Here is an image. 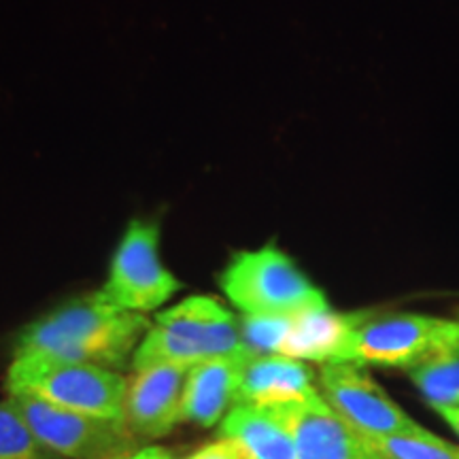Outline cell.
<instances>
[{
    "label": "cell",
    "instance_id": "7a4b0ae2",
    "mask_svg": "<svg viewBox=\"0 0 459 459\" xmlns=\"http://www.w3.org/2000/svg\"><path fill=\"white\" fill-rule=\"evenodd\" d=\"M247 353L238 319L211 296H189L156 317L132 358V370L156 364L192 368L209 359Z\"/></svg>",
    "mask_w": 459,
    "mask_h": 459
},
{
    "label": "cell",
    "instance_id": "6da1fadb",
    "mask_svg": "<svg viewBox=\"0 0 459 459\" xmlns=\"http://www.w3.org/2000/svg\"><path fill=\"white\" fill-rule=\"evenodd\" d=\"M152 328L145 315L115 308L96 294L77 298L26 325L17 336L13 359L32 358L94 364L119 370Z\"/></svg>",
    "mask_w": 459,
    "mask_h": 459
},
{
    "label": "cell",
    "instance_id": "3957f363",
    "mask_svg": "<svg viewBox=\"0 0 459 459\" xmlns=\"http://www.w3.org/2000/svg\"><path fill=\"white\" fill-rule=\"evenodd\" d=\"M9 394H30L79 415L124 421L128 378L94 364L22 358L7 372Z\"/></svg>",
    "mask_w": 459,
    "mask_h": 459
},
{
    "label": "cell",
    "instance_id": "9c48e42d",
    "mask_svg": "<svg viewBox=\"0 0 459 459\" xmlns=\"http://www.w3.org/2000/svg\"><path fill=\"white\" fill-rule=\"evenodd\" d=\"M273 411L294 432L298 459H387L370 438L332 411L319 392Z\"/></svg>",
    "mask_w": 459,
    "mask_h": 459
},
{
    "label": "cell",
    "instance_id": "7c38bea8",
    "mask_svg": "<svg viewBox=\"0 0 459 459\" xmlns=\"http://www.w3.org/2000/svg\"><path fill=\"white\" fill-rule=\"evenodd\" d=\"M249 359V353H240L192 366L183 392L181 421L198 428L220 426L223 417L234 409L240 377Z\"/></svg>",
    "mask_w": 459,
    "mask_h": 459
},
{
    "label": "cell",
    "instance_id": "277c9868",
    "mask_svg": "<svg viewBox=\"0 0 459 459\" xmlns=\"http://www.w3.org/2000/svg\"><path fill=\"white\" fill-rule=\"evenodd\" d=\"M223 294L243 315H291L328 304L324 291L277 247L238 251L220 274Z\"/></svg>",
    "mask_w": 459,
    "mask_h": 459
},
{
    "label": "cell",
    "instance_id": "8fae6325",
    "mask_svg": "<svg viewBox=\"0 0 459 459\" xmlns=\"http://www.w3.org/2000/svg\"><path fill=\"white\" fill-rule=\"evenodd\" d=\"M364 313H338L330 304L291 315V328L281 355L315 364H349L351 338Z\"/></svg>",
    "mask_w": 459,
    "mask_h": 459
},
{
    "label": "cell",
    "instance_id": "52a82bcc",
    "mask_svg": "<svg viewBox=\"0 0 459 459\" xmlns=\"http://www.w3.org/2000/svg\"><path fill=\"white\" fill-rule=\"evenodd\" d=\"M37 438L57 457L124 459L143 449L124 421L79 415L30 394H9Z\"/></svg>",
    "mask_w": 459,
    "mask_h": 459
},
{
    "label": "cell",
    "instance_id": "e0dca14e",
    "mask_svg": "<svg viewBox=\"0 0 459 459\" xmlns=\"http://www.w3.org/2000/svg\"><path fill=\"white\" fill-rule=\"evenodd\" d=\"M240 342L251 358L281 355L283 342L291 328L287 315H243L238 319Z\"/></svg>",
    "mask_w": 459,
    "mask_h": 459
},
{
    "label": "cell",
    "instance_id": "9a60e30c",
    "mask_svg": "<svg viewBox=\"0 0 459 459\" xmlns=\"http://www.w3.org/2000/svg\"><path fill=\"white\" fill-rule=\"evenodd\" d=\"M409 377L432 409L459 406V347L421 361L409 370Z\"/></svg>",
    "mask_w": 459,
    "mask_h": 459
},
{
    "label": "cell",
    "instance_id": "5b68a950",
    "mask_svg": "<svg viewBox=\"0 0 459 459\" xmlns=\"http://www.w3.org/2000/svg\"><path fill=\"white\" fill-rule=\"evenodd\" d=\"M459 347V321L421 313H398L359 321L349 364L415 368L436 353Z\"/></svg>",
    "mask_w": 459,
    "mask_h": 459
},
{
    "label": "cell",
    "instance_id": "44dd1931",
    "mask_svg": "<svg viewBox=\"0 0 459 459\" xmlns=\"http://www.w3.org/2000/svg\"><path fill=\"white\" fill-rule=\"evenodd\" d=\"M440 417L449 423V428L459 436V406H436L434 409Z\"/></svg>",
    "mask_w": 459,
    "mask_h": 459
},
{
    "label": "cell",
    "instance_id": "30bf717a",
    "mask_svg": "<svg viewBox=\"0 0 459 459\" xmlns=\"http://www.w3.org/2000/svg\"><path fill=\"white\" fill-rule=\"evenodd\" d=\"M187 370L183 366L156 364L134 370L128 378L124 419L136 438H164L181 421Z\"/></svg>",
    "mask_w": 459,
    "mask_h": 459
},
{
    "label": "cell",
    "instance_id": "d6986e66",
    "mask_svg": "<svg viewBox=\"0 0 459 459\" xmlns=\"http://www.w3.org/2000/svg\"><path fill=\"white\" fill-rule=\"evenodd\" d=\"M186 459H245V457H243V451H240V446L234 443V440L220 438V440H213V443L200 446L196 453H192V455Z\"/></svg>",
    "mask_w": 459,
    "mask_h": 459
},
{
    "label": "cell",
    "instance_id": "ba28073f",
    "mask_svg": "<svg viewBox=\"0 0 459 459\" xmlns=\"http://www.w3.org/2000/svg\"><path fill=\"white\" fill-rule=\"evenodd\" d=\"M319 387L324 398L349 426L366 438L378 440L398 434H419L421 428L389 398L364 366L325 364L319 370Z\"/></svg>",
    "mask_w": 459,
    "mask_h": 459
},
{
    "label": "cell",
    "instance_id": "ac0fdd59",
    "mask_svg": "<svg viewBox=\"0 0 459 459\" xmlns=\"http://www.w3.org/2000/svg\"><path fill=\"white\" fill-rule=\"evenodd\" d=\"M387 459H459V446L446 443L428 429L372 440Z\"/></svg>",
    "mask_w": 459,
    "mask_h": 459
},
{
    "label": "cell",
    "instance_id": "5bb4252c",
    "mask_svg": "<svg viewBox=\"0 0 459 459\" xmlns=\"http://www.w3.org/2000/svg\"><path fill=\"white\" fill-rule=\"evenodd\" d=\"M220 438L234 440L245 459H298L294 432L273 409L234 406L220 423Z\"/></svg>",
    "mask_w": 459,
    "mask_h": 459
},
{
    "label": "cell",
    "instance_id": "2e32d148",
    "mask_svg": "<svg viewBox=\"0 0 459 459\" xmlns=\"http://www.w3.org/2000/svg\"><path fill=\"white\" fill-rule=\"evenodd\" d=\"M0 459H57L37 438L11 398L0 402Z\"/></svg>",
    "mask_w": 459,
    "mask_h": 459
},
{
    "label": "cell",
    "instance_id": "4fadbf2b",
    "mask_svg": "<svg viewBox=\"0 0 459 459\" xmlns=\"http://www.w3.org/2000/svg\"><path fill=\"white\" fill-rule=\"evenodd\" d=\"M317 394L307 361L285 355H262L245 364L234 406L273 409Z\"/></svg>",
    "mask_w": 459,
    "mask_h": 459
},
{
    "label": "cell",
    "instance_id": "8992f818",
    "mask_svg": "<svg viewBox=\"0 0 459 459\" xmlns=\"http://www.w3.org/2000/svg\"><path fill=\"white\" fill-rule=\"evenodd\" d=\"M181 290V281L160 260V228L132 220L108 268L99 296L115 308L145 315L156 311Z\"/></svg>",
    "mask_w": 459,
    "mask_h": 459
},
{
    "label": "cell",
    "instance_id": "ffe728a7",
    "mask_svg": "<svg viewBox=\"0 0 459 459\" xmlns=\"http://www.w3.org/2000/svg\"><path fill=\"white\" fill-rule=\"evenodd\" d=\"M124 459H175L170 451L162 449V446H143L134 453V455L124 457Z\"/></svg>",
    "mask_w": 459,
    "mask_h": 459
}]
</instances>
